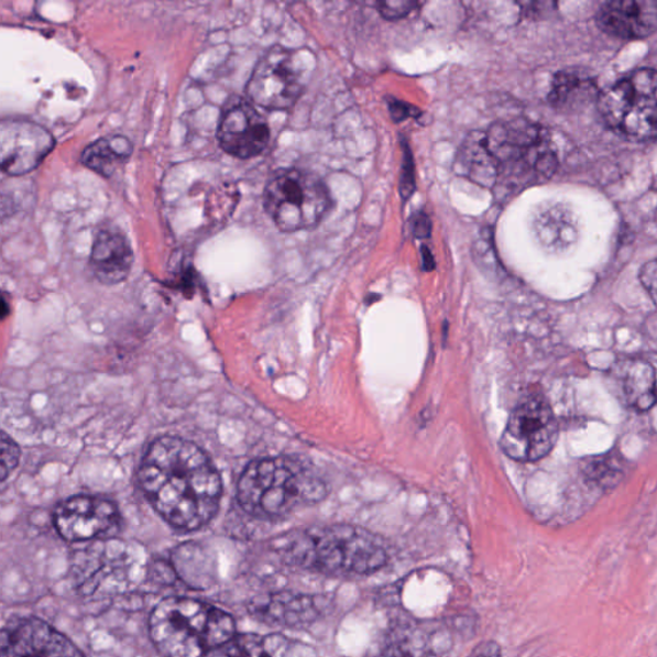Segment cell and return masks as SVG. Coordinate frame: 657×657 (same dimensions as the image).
<instances>
[{
  "mask_svg": "<svg viewBox=\"0 0 657 657\" xmlns=\"http://www.w3.org/2000/svg\"><path fill=\"white\" fill-rule=\"evenodd\" d=\"M413 231L417 238H429L431 233V222L428 215L419 212L414 216Z\"/></svg>",
  "mask_w": 657,
  "mask_h": 657,
  "instance_id": "obj_26",
  "label": "cell"
},
{
  "mask_svg": "<svg viewBox=\"0 0 657 657\" xmlns=\"http://www.w3.org/2000/svg\"><path fill=\"white\" fill-rule=\"evenodd\" d=\"M53 149V135L34 121L6 119L0 123V154L4 174L20 176L34 172Z\"/></svg>",
  "mask_w": 657,
  "mask_h": 657,
  "instance_id": "obj_12",
  "label": "cell"
},
{
  "mask_svg": "<svg viewBox=\"0 0 657 657\" xmlns=\"http://www.w3.org/2000/svg\"><path fill=\"white\" fill-rule=\"evenodd\" d=\"M21 458L20 448L13 442L11 437L4 432L2 437V468H0V478L4 482L8 475L18 468Z\"/></svg>",
  "mask_w": 657,
  "mask_h": 657,
  "instance_id": "obj_22",
  "label": "cell"
},
{
  "mask_svg": "<svg viewBox=\"0 0 657 657\" xmlns=\"http://www.w3.org/2000/svg\"><path fill=\"white\" fill-rule=\"evenodd\" d=\"M207 657H320L310 645L282 635L234 636Z\"/></svg>",
  "mask_w": 657,
  "mask_h": 657,
  "instance_id": "obj_17",
  "label": "cell"
},
{
  "mask_svg": "<svg viewBox=\"0 0 657 657\" xmlns=\"http://www.w3.org/2000/svg\"><path fill=\"white\" fill-rule=\"evenodd\" d=\"M598 22L605 33L627 41L650 36L657 31V2H609L600 8Z\"/></svg>",
  "mask_w": 657,
  "mask_h": 657,
  "instance_id": "obj_14",
  "label": "cell"
},
{
  "mask_svg": "<svg viewBox=\"0 0 657 657\" xmlns=\"http://www.w3.org/2000/svg\"><path fill=\"white\" fill-rule=\"evenodd\" d=\"M377 11L386 20H399L406 18L417 7L412 0H392V2H379Z\"/></svg>",
  "mask_w": 657,
  "mask_h": 657,
  "instance_id": "obj_23",
  "label": "cell"
},
{
  "mask_svg": "<svg viewBox=\"0 0 657 657\" xmlns=\"http://www.w3.org/2000/svg\"><path fill=\"white\" fill-rule=\"evenodd\" d=\"M423 254H424V262H425V269L429 270V264L428 262L430 261L432 265H435V260L431 259V254L429 252L428 249H423Z\"/></svg>",
  "mask_w": 657,
  "mask_h": 657,
  "instance_id": "obj_29",
  "label": "cell"
},
{
  "mask_svg": "<svg viewBox=\"0 0 657 657\" xmlns=\"http://www.w3.org/2000/svg\"><path fill=\"white\" fill-rule=\"evenodd\" d=\"M308 75L304 54L276 45L254 67L247 95L266 110H288L303 96Z\"/></svg>",
  "mask_w": 657,
  "mask_h": 657,
  "instance_id": "obj_8",
  "label": "cell"
},
{
  "mask_svg": "<svg viewBox=\"0 0 657 657\" xmlns=\"http://www.w3.org/2000/svg\"><path fill=\"white\" fill-rule=\"evenodd\" d=\"M415 167L412 153L408 151L404 154V166H402L401 176V195L404 198L412 197L415 190Z\"/></svg>",
  "mask_w": 657,
  "mask_h": 657,
  "instance_id": "obj_24",
  "label": "cell"
},
{
  "mask_svg": "<svg viewBox=\"0 0 657 657\" xmlns=\"http://www.w3.org/2000/svg\"><path fill=\"white\" fill-rule=\"evenodd\" d=\"M264 206L277 229L295 233L319 226L330 210L331 200L327 185L318 176L285 168L266 184Z\"/></svg>",
  "mask_w": 657,
  "mask_h": 657,
  "instance_id": "obj_6",
  "label": "cell"
},
{
  "mask_svg": "<svg viewBox=\"0 0 657 657\" xmlns=\"http://www.w3.org/2000/svg\"><path fill=\"white\" fill-rule=\"evenodd\" d=\"M592 83L578 73H560L555 76L550 102L556 107L573 106L591 95Z\"/></svg>",
  "mask_w": 657,
  "mask_h": 657,
  "instance_id": "obj_21",
  "label": "cell"
},
{
  "mask_svg": "<svg viewBox=\"0 0 657 657\" xmlns=\"http://www.w3.org/2000/svg\"><path fill=\"white\" fill-rule=\"evenodd\" d=\"M218 139L221 149L231 156L249 160L267 149L270 129L251 100L233 97L223 107Z\"/></svg>",
  "mask_w": 657,
  "mask_h": 657,
  "instance_id": "obj_11",
  "label": "cell"
},
{
  "mask_svg": "<svg viewBox=\"0 0 657 657\" xmlns=\"http://www.w3.org/2000/svg\"><path fill=\"white\" fill-rule=\"evenodd\" d=\"M150 633L165 657H207L236 636V623L204 601L172 598L153 610Z\"/></svg>",
  "mask_w": 657,
  "mask_h": 657,
  "instance_id": "obj_3",
  "label": "cell"
},
{
  "mask_svg": "<svg viewBox=\"0 0 657 657\" xmlns=\"http://www.w3.org/2000/svg\"><path fill=\"white\" fill-rule=\"evenodd\" d=\"M320 479L288 458L261 459L250 463L239 478L237 499L244 512L276 519L300 505L326 497Z\"/></svg>",
  "mask_w": 657,
  "mask_h": 657,
  "instance_id": "obj_4",
  "label": "cell"
},
{
  "mask_svg": "<svg viewBox=\"0 0 657 657\" xmlns=\"http://www.w3.org/2000/svg\"><path fill=\"white\" fill-rule=\"evenodd\" d=\"M639 277L648 295H650L657 306V259L647 262L643 270H640Z\"/></svg>",
  "mask_w": 657,
  "mask_h": 657,
  "instance_id": "obj_25",
  "label": "cell"
},
{
  "mask_svg": "<svg viewBox=\"0 0 657 657\" xmlns=\"http://www.w3.org/2000/svg\"><path fill=\"white\" fill-rule=\"evenodd\" d=\"M327 607V601L313 594L276 593L254 606L256 615L265 622L297 627L318 621Z\"/></svg>",
  "mask_w": 657,
  "mask_h": 657,
  "instance_id": "obj_16",
  "label": "cell"
},
{
  "mask_svg": "<svg viewBox=\"0 0 657 657\" xmlns=\"http://www.w3.org/2000/svg\"><path fill=\"white\" fill-rule=\"evenodd\" d=\"M53 519L62 538L84 543L112 535L119 528L120 514L111 501L75 496L57 506Z\"/></svg>",
  "mask_w": 657,
  "mask_h": 657,
  "instance_id": "obj_10",
  "label": "cell"
},
{
  "mask_svg": "<svg viewBox=\"0 0 657 657\" xmlns=\"http://www.w3.org/2000/svg\"><path fill=\"white\" fill-rule=\"evenodd\" d=\"M607 127L638 142L657 141V72L637 69L600 97Z\"/></svg>",
  "mask_w": 657,
  "mask_h": 657,
  "instance_id": "obj_7",
  "label": "cell"
},
{
  "mask_svg": "<svg viewBox=\"0 0 657 657\" xmlns=\"http://www.w3.org/2000/svg\"><path fill=\"white\" fill-rule=\"evenodd\" d=\"M559 425L548 401L533 393L515 407L500 439L502 452L510 459L533 462L552 451Z\"/></svg>",
  "mask_w": 657,
  "mask_h": 657,
  "instance_id": "obj_9",
  "label": "cell"
},
{
  "mask_svg": "<svg viewBox=\"0 0 657 657\" xmlns=\"http://www.w3.org/2000/svg\"><path fill=\"white\" fill-rule=\"evenodd\" d=\"M2 657H84L72 640L37 617H18L2 632Z\"/></svg>",
  "mask_w": 657,
  "mask_h": 657,
  "instance_id": "obj_13",
  "label": "cell"
},
{
  "mask_svg": "<svg viewBox=\"0 0 657 657\" xmlns=\"http://www.w3.org/2000/svg\"><path fill=\"white\" fill-rule=\"evenodd\" d=\"M471 657H501L500 648L493 644H485L477 648V651Z\"/></svg>",
  "mask_w": 657,
  "mask_h": 657,
  "instance_id": "obj_28",
  "label": "cell"
},
{
  "mask_svg": "<svg viewBox=\"0 0 657 657\" xmlns=\"http://www.w3.org/2000/svg\"><path fill=\"white\" fill-rule=\"evenodd\" d=\"M455 172L484 188L496 187L500 165L486 143L485 133H471L456 154Z\"/></svg>",
  "mask_w": 657,
  "mask_h": 657,
  "instance_id": "obj_18",
  "label": "cell"
},
{
  "mask_svg": "<svg viewBox=\"0 0 657 657\" xmlns=\"http://www.w3.org/2000/svg\"><path fill=\"white\" fill-rule=\"evenodd\" d=\"M90 267L97 280L114 285L128 280L134 253L128 238L118 230H100L92 243Z\"/></svg>",
  "mask_w": 657,
  "mask_h": 657,
  "instance_id": "obj_15",
  "label": "cell"
},
{
  "mask_svg": "<svg viewBox=\"0 0 657 657\" xmlns=\"http://www.w3.org/2000/svg\"><path fill=\"white\" fill-rule=\"evenodd\" d=\"M390 107L394 121L399 122L404 121L405 119H408L409 116H416L414 113L416 112L415 108L404 102H398V100H393Z\"/></svg>",
  "mask_w": 657,
  "mask_h": 657,
  "instance_id": "obj_27",
  "label": "cell"
},
{
  "mask_svg": "<svg viewBox=\"0 0 657 657\" xmlns=\"http://www.w3.org/2000/svg\"><path fill=\"white\" fill-rule=\"evenodd\" d=\"M133 151V143L127 136L108 135L88 145L81 154V162L91 172L110 177L125 164Z\"/></svg>",
  "mask_w": 657,
  "mask_h": 657,
  "instance_id": "obj_19",
  "label": "cell"
},
{
  "mask_svg": "<svg viewBox=\"0 0 657 657\" xmlns=\"http://www.w3.org/2000/svg\"><path fill=\"white\" fill-rule=\"evenodd\" d=\"M624 394L631 406L643 412L655 404V375L647 363L635 362L628 366L624 376Z\"/></svg>",
  "mask_w": 657,
  "mask_h": 657,
  "instance_id": "obj_20",
  "label": "cell"
},
{
  "mask_svg": "<svg viewBox=\"0 0 657 657\" xmlns=\"http://www.w3.org/2000/svg\"><path fill=\"white\" fill-rule=\"evenodd\" d=\"M138 477L153 508L176 529L197 530L218 513L222 494L219 471L189 440H154Z\"/></svg>",
  "mask_w": 657,
  "mask_h": 657,
  "instance_id": "obj_1",
  "label": "cell"
},
{
  "mask_svg": "<svg viewBox=\"0 0 657 657\" xmlns=\"http://www.w3.org/2000/svg\"><path fill=\"white\" fill-rule=\"evenodd\" d=\"M283 554L292 566L331 577L374 574L388 561L373 533L347 524L299 532L285 544Z\"/></svg>",
  "mask_w": 657,
  "mask_h": 657,
  "instance_id": "obj_2",
  "label": "cell"
},
{
  "mask_svg": "<svg viewBox=\"0 0 657 657\" xmlns=\"http://www.w3.org/2000/svg\"><path fill=\"white\" fill-rule=\"evenodd\" d=\"M485 136L489 149L500 165L496 187H521L536 177L554 173L555 154L539 128L533 123L521 120L494 123Z\"/></svg>",
  "mask_w": 657,
  "mask_h": 657,
  "instance_id": "obj_5",
  "label": "cell"
}]
</instances>
